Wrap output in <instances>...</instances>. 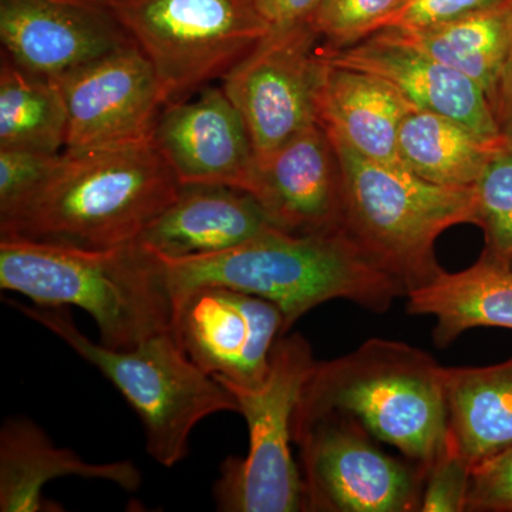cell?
<instances>
[{
	"mask_svg": "<svg viewBox=\"0 0 512 512\" xmlns=\"http://www.w3.org/2000/svg\"><path fill=\"white\" fill-rule=\"evenodd\" d=\"M60 477L109 481L130 493L143 483L130 461L89 463L69 448L55 446L33 421L6 420L0 430V511H62L43 498L45 485Z\"/></svg>",
	"mask_w": 512,
	"mask_h": 512,
	"instance_id": "d6986e66",
	"label": "cell"
},
{
	"mask_svg": "<svg viewBox=\"0 0 512 512\" xmlns=\"http://www.w3.org/2000/svg\"><path fill=\"white\" fill-rule=\"evenodd\" d=\"M322 40L313 26L272 32L221 80L254 146L256 163L318 121Z\"/></svg>",
	"mask_w": 512,
	"mask_h": 512,
	"instance_id": "30bf717a",
	"label": "cell"
},
{
	"mask_svg": "<svg viewBox=\"0 0 512 512\" xmlns=\"http://www.w3.org/2000/svg\"><path fill=\"white\" fill-rule=\"evenodd\" d=\"M251 194L276 228L311 234L342 227V173L318 121L256 163Z\"/></svg>",
	"mask_w": 512,
	"mask_h": 512,
	"instance_id": "2e32d148",
	"label": "cell"
},
{
	"mask_svg": "<svg viewBox=\"0 0 512 512\" xmlns=\"http://www.w3.org/2000/svg\"><path fill=\"white\" fill-rule=\"evenodd\" d=\"M488 100L504 140L512 143V49Z\"/></svg>",
	"mask_w": 512,
	"mask_h": 512,
	"instance_id": "1f68e13d",
	"label": "cell"
},
{
	"mask_svg": "<svg viewBox=\"0 0 512 512\" xmlns=\"http://www.w3.org/2000/svg\"><path fill=\"white\" fill-rule=\"evenodd\" d=\"M473 190L483 252L512 264V143L494 151Z\"/></svg>",
	"mask_w": 512,
	"mask_h": 512,
	"instance_id": "d4e9b609",
	"label": "cell"
},
{
	"mask_svg": "<svg viewBox=\"0 0 512 512\" xmlns=\"http://www.w3.org/2000/svg\"><path fill=\"white\" fill-rule=\"evenodd\" d=\"M274 228L248 191L225 185H180L175 200L137 242L163 258H192L237 248Z\"/></svg>",
	"mask_w": 512,
	"mask_h": 512,
	"instance_id": "e0dca14e",
	"label": "cell"
},
{
	"mask_svg": "<svg viewBox=\"0 0 512 512\" xmlns=\"http://www.w3.org/2000/svg\"><path fill=\"white\" fill-rule=\"evenodd\" d=\"M323 0H255L272 32L313 26Z\"/></svg>",
	"mask_w": 512,
	"mask_h": 512,
	"instance_id": "4dcf8cb0",
	"label": "cell"
},
{
	"mask_svg": "<svg viewBox=\"0 0 512 512\" xmlns=\"http://www.w3.org/2000/svg\"><path fill=\"white\" fill-rule=\"evenodd\" d=\"M13 306L62 339L126 397L143 421L148 454L163 467L184 460L192 430L200 421L215 413H239L232 393L192 362L173 330L133 349H111L87 338L66 306Z\"/></svg>",
	"mask_w": 512,
	"mask_h": 512,
	"instance_id": "8992f818",
	"label": "cell"
},
{
	"mask_svg": "<svg viewBox=\"0 0 512 512\" xmlns=\"http://www.w3.org/2000/svg\"><path fill=\"white\" fill-rule=\"evenodd\" d=\"M326 62L375 74L392 84L416 110L440 114L491 144L505 140L483 87L392 33H373L355 45L323 50Z\"/></svg>",
	"mask_w": 512,
	"mask_h": 512,
	"instance_id": "9a60e30c",
	"label": "cell"
},
{
	"mask_svg": "<svg viewBox=\"0 0 512 512\" xmlns=\"http://www.w3.org/2000/svg\"><path fill=\"white\" fill-rule=\"evenodd\" d=\"M412 110L416 109L386 80L323 59L316 119L330 138L359 156L402 165L397 148L400 126Z\"/></svg>",
	"mask_w": 512,
	"mask_h": 512,
	"instance_id": "ac0fdd59",
	"label": "cell"
},
{
	"mask_svg": "<svg viewBox=\"0 0 512 512\" xmlns=\"http://www.w3.org/2000/svg\"><path fill=\"white\" fill-rule=\"evenodd\" d=\"M66 137V101L59 82L0 53V148L60 154Z\"/></svg>",
	"mask_w": 512,
	"mask_h": 512,
	"instance_id": "cb8c5ba5",
	"label": "cell"
},
{
	"mask_svg": "<svg viewBox=\"0 0 512 512\" xmlns=\"http://www.w3.org/2000/svg\"><path fill=\"white\" fill-rule=\"evenodd\" d=\"M60 156L62 153L0 148V218L12 214L45 183Z\"/></svg>",
	"mask_w": 512,
	"mask_h": 512,
	"instance_id": "83f0119b",
	"label": "cell"
},
{
	"mask_svg": "<svg viewBox=\"0 0 512 512\" xmlns=\"http://www.w3.org/2000/svg\"><path fill=\"white\" fill-rule=\"evenodd\" d=\"M443 372L424 350L369 339L348 355L315 363L293 413V437L325 414H349L426 473L448 434Z\"/></svg>",
	"mask_w": 512,
	"mask_h": 512,
	"instance_id": "277c9868",
	"label": "cell"
},
{
	"mask_svg": "<svg viewBox=\"0 0 512 512\" xmlns=\"http://www.w3.org/2000/svg\"><path fill=\"white\" fill-rule=\"evenodd\" d=\"M384 32L466 74L490 96L512 49V0L437 28Z\"/></svg>",
	"mask_w": 512,
	"mask_h": 512,
	"instance_id": "603a6c76",
	"label": "cell"
},
{
	"mask_svg": "<svg viewBox=\"0 0 512 512\" xmlns=\"http://www.w3.org/2000/svg\"><path fill=\"white\" fill-rule=\"evenodd\" d=\"M508 0H403L377 29L414 32L447 25L456 20L498 8Z\"/></svg>",
	"mask_w": 512,
	"mask_h": 512,
	"instance_id": "f1b7e54d",
	"label": "cell"
},
{
	"mask_svg": "<svg viewBox=\"0 0 512 512\" xmlns=\"http://www.w3.org/2000/svg\"><path fill=\"white\" fill-rule=\"evenodd\" d=\"M147 57L165 106L221 82L269 33L255 0H107Z\"/></svg>",
	"mask_w": 512,
	"mask_h": 512,
	"instance_id": "52a82bcc",
	"label": "cell"
},
{
	"mask_svg": "<svg viewBox=\"0 0 512 512\" xmlns=\"http://www.w3.org/2000/svg\"><path fill=\"white\" fill-rule=\"evenodd\" d=\"M332 140L342 173V227L407 293L443 271L436 241L448 228L473 224L474 190L423 180L399 164L359 156Z\"/></svg>",
	"mask_w": 512,
	"mask_h": 512,
	"instance_id": "5b68a950",
	"label": "cell"
},
{
	"mask_svg": "<svg viewBox=\"0 0 512 512\" xmlns=\"http://www.w3.org/2000/svg\"><path fill=\"white\" fill-rule=\"evenodd\" d=\"M448 433L471 466L512 446V356L497 365L444 367Z\"/></svg>",
	"mask_w": 512,
	"mask_h": 512,
	"instance_id": "44dd1931",
	"label": "cell"
},
{
	"mask_svg": "<svg viewBox=\"0 0 512 512\" xmlns=\"http://www.w3.org/2000/svg\"><path fill=\"white\" fill-rule=\"evenodd\" d=\"M473 466L468 463L450 433L446 443L426 471L419 511H466L468 488Z\"/></svg>",
	"mask_w": 512,
	"mask_h": 512,
	"instance_id": "4316f807",
	"label": "cell"
},
{
	"mask_svg": "<svg viewBox=\"0 0 512 512\" xmlns=\"http://www.w3.org/2000/svg\"><path fill=\"white\" fill-rule=\"evenodd\" d=\"M298 444L306 511H419L426 473L380 450L349 414L328 413L293 437Z\"/></svg>",
	"mask_w": 512,
	"mask_h": 512,
	"instance_id": "9c48e42d",
	"label": "cell"
},
{
	"mask_svg": "<svg viewBox=\"0 0 512 512\" xmlns=\"http://www.w3.org/2000/svg\"><path fill=\"white\" fill-rule=\"evenodd\" d=\"M406 298L410 315L436 319L433 340L440 349L470 329H512V264L481 252L476 264L453 274L443 269Z\"/></svg>",
	"mask_w": 512,
	"mask_h": 512,
	"instance_id": "ffe728a7",
	"label": "cell"
},
{
	"mask_svg": "<svg viewBox=\"0 0 512 512\" xmlns=\"http://www.w3.org/2000/svg\"><path fill=\"white\" fill-rule=\"evenodd\" d=\"M59 84L67 109L64 150L153 141L165 99L153 66L136 43L101 57Z\"/></svg>",
	"mask_w": 512,
	"mask_h": 512,
	"instance_id": "7c38bea8",
	"label": "cell"
},
{
	"mask_svg": "<svg viewBox=\"0 0 512 512\" xmlns=\"http://www.w3.org/2000/svg\"><path fill=\"white\" fill-rule=\"evenodd\" d=\"M0 53L59 80L133 45L107 0H0Z\"/></svg>",
	"mask_w": 512,
	"mask_h": 512,
	"instance_id": "4fadbf2b",
	"label": "cell"
},
{
	"mask_svg": "<svg viewBox=\"0 0 512 512\" xmlns=\"http://www.w3.org/2000/svg\"><path fill=\"white\" fill-rule=\"evenodd\" d=\"M318 360L299 333L275 343L268 377L256 389L225 387L247 421V457H231L221 466L214 498L224 512L306 511L301 471L292 457L293 413L303 384Z\"/></svg>",
	"mask_w": 512,
	"mask_h": 512,
	"instance_id": "ba28073f",
	"label": "cell"
},
{
	"mask_svg": "<svg viewBox=\"0 0 512 512\" xmlns=\"http://www.w3.org/2000/svg\"><path fill=\"white\" fill-rule=\"evenodd\" d=\"M501 146L488 143L457 121L423 110H412L404 117L397 143L400 164L407 170L430 183L460 188L476 185Z\"/></svg>",
	"mask_w": 512,
	"mask_h": 512,
	"instance_id": "7402d4cb",
	"label": "cell"
},
{
	"mask_svg": "<svg viewBox=\"0 0 512 512\" xmlns=\"http://www.w3.org/2000/svg\"><path fill=\"white\" fill-rule=\"evenodd\" d=\"M403 0H323L313 29L323 50L355 45L377 32Z\"/></svg>",
	"mask_w": 512,
	"mask_h": 512,
	"instance_id": "484cf974",
	"label": "cell"
},
{
	"mask_svg": "<svg viewBox=\"0 0 512 512\" xmlns=\"http://www.w3.org/2000/svg\"><path fill=\"white\" fill-rule=\"evenodd\" d=\"M160 258L174 302L202 286H227L275 303L288 333L322 303L345 299L384 313L407 295L402 282L377 265L343 227L311 234L274 228L220 254Z\"/></svg>",
	"mask_w": 512,
	"mask_h": 512,
	"instance_id": "6da1fadb",
	"label": "cell"
},
{
	"mask_svg": "<svg viewBox=\"0 0 512 512\" xmlns=\"http://www.w3.org/2000/svg\"><path fill=\"white\" fill-rule=\"evenodd\" d=\"M173 333L198 367L222 384H264L275 343L288 335L275 303L227 286H202L175 301Z\"/></svg>",
	"mask_w": 512,
	"mask_h": 512,
	"instance_id": "8fae6325",
	"label": "cell"
},
{
	"mask_svg": "<svg viewBox=\"0 0 512 512\" xmlns=\"http://www.w3.org/2000/svg\"><path fill=\"white\" fill-rule=\"evenodd\" d=\"M466 511L512 512V446L473 467Z\"/></svg>",
	"mask_w": 512,
	"mask_h": 512,
	"instance_id": "f546056e",
	"label": "cell"
},
{
	"mask_svg": "<svg viewBox=\"0 0 512 512\" xmlns=\"http://www.w3.org/2000/svg\"><path fill=\"white\" fill-rule=\"evenodd\" d=\"M178 191L153 141L64 150L45 183L0 218V238L94 251L123 247L138 241Z\"/></svg>",
	"mask_w": 512,
	"mask_h": 512,
	"instance_id": "7a4b0ae2",
	"label": "cell"
},
{
	"mask_svg": "<svg viewBox=\"0 0 512 512\" xmlns=\"http://www.w3.org/2000/svg\"><path fill=\"white\" fill-rule=\"evenodd\" d=\"M0 288L37 306L83 309L111 349H133L173 330L163 261L140 242L94 251L0 238Z\"/></svg>",
	"mask_w": 512,
	"mask_h": 512,
	"instance_id": "3957f363",
	"label": "cell"
},
{
	"mask_svg": "<svg viewBox=\"0 0 512 512\" xmlns=\"http://www.w3.org/2000/svg\"><path fill=\"white\" fill-rule=\"evenodd\" d=\"M153 144L180 185H225L251 194L256 157L241 114L220 84L167 104Z\"/></svg>",
	"mask_w": 512,
	"mask_h": 512,
	"instance_id": "5bb4252c",
	"label": "cell"
}]
</instances>
